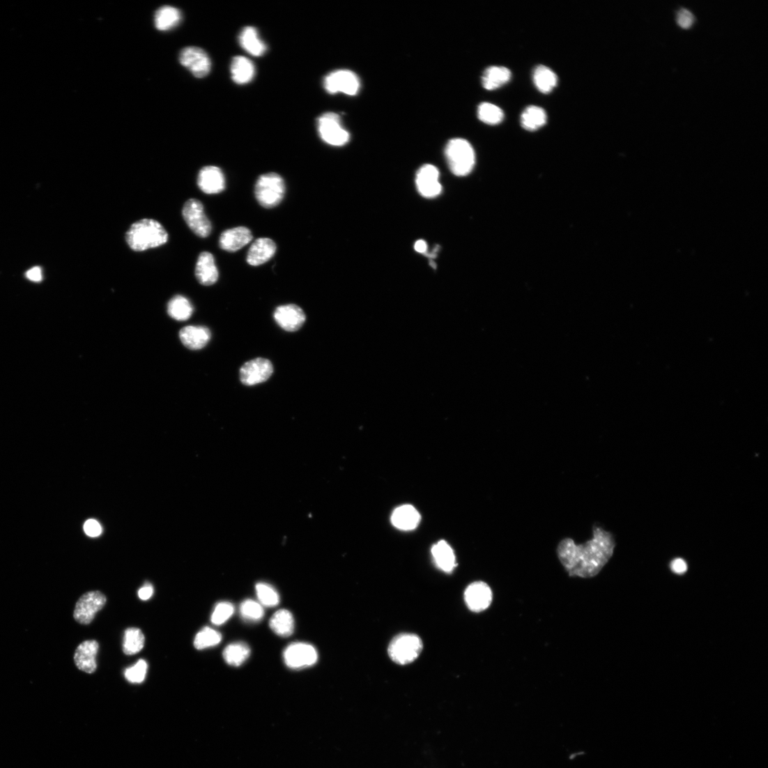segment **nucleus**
Returning <instances> with one entry per match:
<instances>
[{
  "label": "nucleus",
  "instance_id": "obj_1",
  "mask_svg": "<svg viewBox=\"0 0 768 768\" xmlns=\"http://www.w3.org/2000/svg\"><path fill=\"white\" fill-rule=\"evenodd\" d=\"M615 548L613 535L597 527L593 538L581 545L571 539L562 540L558 546V556L570 576L584 578L597 576L608 564Z\"/></svg>",
  "mask_w": 768,
  "mask_h": 768
},
{
  "label": "nucleus",
  "instance_id": "obj_2",
  "mask_svg": "<svg viewBox=\"0 0 768 768\" xmlns=\"http://www.w3.org/2000/svg\"><path fill=\"white\" fill-rule=\"evenodd\" d=\"M169 236L158 221L144 219L134 223L126 233L125 239L135 252H144L160 247L168 241Z\"/></svg>",
  "mask_w": 768,
  "mask_h": 768
},
{
  "label": "nucleus",
  "instance_id": "obj_3",
  "mask_svg": "<svg viewBox=\"0 0 768 768\" xmlns=\"http://www.w3.org/2000/svg\"><path fill=\"white\" fill-rule=\"evenodd\" d=\"M445 157L451 171L459 177L468 176L475 164L473 148L466 139H452L445 148Z\"/></svg>",
  "mask_w": 768,
  "mask_h": 768
},
{
  "label": "nucleus",
  "instance_id": "obj_4",
  "mask_svg": "<svg viewBox=\"0 0 768 768\" xmlns=\"http://www.w3.org/2000/svg\"><path fill=\"white\" fill-rule=\"evenodd\" d=\"M283 178L275 172L262 174L255 185V196L259 204L266 208H274L282 203L286 194Z\"/></svg>",
  "mask_w": 768,
  "mask_h": 768
},
{
  "label": "nucleus",
  "instance_id": "obj_5",
  "mask_svg": "<svg viewBox=\"0 0 768 768\" xmlns=\"http://www.w3.org/2000/svg\"><path fill=\"white\" fill-rule=\"evenodd\" d=\"M423 642L415 634L403 633L396 636L389 645L388 652L392 661L400 666L410 664L422 652Z\"/></svg>",
  "mask_w": 768,
  "mask_h": 768
},
{
  "label": "nucleus",
  "instance_id": "obj_6",
  "mask_svg": "<svg viewBox=\"0 0 768 768\" xmlns=\"http://www.w3.org/2000/svg\"><path fill=\"white\" fill-rule=\"evenodd\" d=\"M318 121L320 136L326 144L340 147L350 141V133L342 127L340 117L337 114L326 113Z\"/></svg>",
  "mask_w": 768,
  "mask_h": 768
},
{
  "label": "nucleus",
  "instance_id": "obj_7",
  "mask_svg": "<svg viewBox=\"0 0 768 768\" xmlns=\"http://www.w3.org/2000/svg\"><path fill=\"white\" fill-rule=\"evenodd\" d=\"M183 216L187 226L197 236L206 238L210 235L212 224L206 217L203 205L199 200H187L183 206Z\"/></svg>",
  "mask_w": 768,
  "mask_h": 768
},
{
  "label": "nucleus",
  "instance_id": "obj_8",
  "mask_svg": "<svg viewBox=\"0 0 768 768\" xmlns=\"http://www.w3.org/2000/svg\"><path fill=\"white\" fill-rule=\"evenodd\" d=\"M284 657L289 668L301 670L315 665L318 659V654L312 645L295 643L286 647Z\"/></svg>",
  "mask_w": 768,
  "mask_h": 768
},
{
  "label": "nucleus",
  "instance_id": "obj_9",
  "mask_svg": "<svg viewBox=\"0 0 768 768\" xmlns=\"http://www.w3.org/2000/svg\"><path fill=\"white\" fill-rule=\"evenodd\" d=\"M107 601L106 596L100 591L85 593L76 604L74 612L75 620L82 624H90L97 613L106 605Z\"/></svg>",
  "mask_w": 768,
  "mask_h": 768
},
{
  "label": "nucleus",
  "instance_id": "obj_10",
  "mask_svg": "<svg viewBox=\"0 0 768 768\" xmlns=\"http://www.w3.org/2000/svg\"><path fill=\"white\" fill-rule=\"evenodd\" d=\"M324 86L331 94L342 93L355 95L360 90V83L358 77L350 70H337L325 77Z\"/></svg>",
  "mask_w": 768,
  "mask_h": 768
},
{
  "label": "nucleus",
  "instance_id": "obj_11",
  "mask_svg": "<svg viewBox=\"0 0 768 768\" xmlns=\"http://www.w3.org/2000/svg\"><path fill=\"white\" fill-rule=\"evenodd\" d=\"M273 373L272 362L265 358H256L244 364L240 369V380L243 385L253 387L268 381Z\"/></svg>",
  "mask_w": 768,
  "mask_h": 768
},
{
  "label": "nucleus",
  "instance_id": "obj_12",
  "mask_svg": "<svg viewBox=\"0 0 768 768\" xmlns=\"http://www.w3.org/2000/svg\"><path fill=\"white\" fill-rule=\"evenodd\" d=\"M181 63L186 67L197 78L206 77L211 71V60L201 49L190 47L182 50L180 54Z\"/></svg>",
  "mask_w": 768,
  "mask_h": 768
},
{
  "label": "nucleus",
  "instance_id": "obj_13",
  "mask_svg": "<svg viewBox=\"0 0 768 768\" xmlns=\"http://www.w3.org/2000/svg\"><path fill=\"white\" fill-rule=\"evenodd\" d=\"M273 318L279 327L290 332L299 330L306 321L305 312L295 304L277 307L274 312Z\"/></svg>",
  "mask_w": 768,
  "mask_h": 768
},
{
  "label": "nucleus",
  "instance_id": "obj_14",
  "mask_svg": "<svg viewBox=\"0 0 768 768\" xmlns=\"http://www.w3.org/2000/svg\"><path fill=\"white\" fill-rule=\"evenodd\" d=\"M440 173L436 167L425 164L416 174V186L419 193L426 198H435L442 192L439 181Z\"/></svg>",
  "mask_w": 768,
  "mask_h": 768
},
{
  "label": "nucleus",
  "instance_id": "obj_15",
  "mask_svg": "<svg viewBox=\"0 0 768 768\" xmlns=\"http://www.w3.org/2000/svg\"><path fill=\"white\" fill-rule=\"evenodd\" d=\"M464 598L466 605L471 611L480 613L491 606L493 592L491 587L485 583L475 582L467 587Z\"/></svg>",
  "mask_w": 768,
  "mask_h": 768
},
{
  "label": "nucleus",
  "instance_id": "obj_16",
  "mask_svg": "<svg viewBox=\"0 0 768 768\" xmlns=\"http://www.w3.org/2000/svg\"><path fill=\"white\" fill-rule=\"evenodd\" d=\"M197 184L199 189L205 194H219L226 188L225 176L220 168L215 166H206L199 171Z\"/></svg>",
  "mask_w": 768,
  "mask_h": 768
},
{
  "label": "nucleus",
  "instance_id": "obj_17",
  "mask_svg": "<svg viewBox=\"0 0 768 768\" xmlns=\"http://www.w3.org/2000/svg\"><path fill=\"white\" fill-rule=\"evenodd\" d=\"M252 231L245 226H238L224 231L220 238V247L228 252H236L248 245L252 240Z\"/></svg>",
  "mask_w": 768,
  "mask_h": 768
},
{
  "label": "nucleus",
  "instance_id": "obj_18",
  "mask_svg": "<svg viewBox=\"0 0 768 768\" xmlns=\"http://www.w3.org/2000/svg\"><path fill=\"white\" fill-rule=\"evenodd\" d=\"M195 276L198 282L205 286L215 284L219 279V271L214 256L209 252H202L197 261Z\"/></svg>",
  "mask_w": 768,
  "mask_h": 768
},
{
  "label": "nucleus",
  "instance_id": "obj_19",
  "mask_svg": "<svg viewBox=\"0 0 768 768\" xmlns=\"http://www.w3.org/2000/svg\"><path fill=\"white\" fill-rule=\"evenodd\" d=\"M98 649L99 645L95 640H86L78 646L75 654V661L79 670L88 674L95 672Z\"/></svg>",
  "mask_w": 768,
  "mask_h": 768
},
{
  "label": "nucleus",
  "instance_id": "obj_20",
  "mask_svg": "<svg viewBox=\"0 0 768 768\" xmlns=\"http://www.w3.org/2000/svg\"><path fill=\"white\" fill-rule=\"evenodd\" d=\"M277 250L275 243L268 238L256 239L249 249L247 261L252 266H259L270 261Z\"/></svg>",
  "mask_w": 768,
  "mask_h": 768
},
{
  "label": "nucleus",
  "instance_id": "obj_21",
  "mask_svg": "<svg viewBox=\"0 0 768 768\" xmlns=\"http://www.w3.org/2000/svg\"><path fill=\"white\" fill-rule=\"evenodd\" d=\"M210 330L203 326H187L183 328L180 337L183 344L191 351H199L210 341Z\"/></svg>",
  "mask_w": 768,
  "mask_h": 768
},
{
  "label": "nucleus",
  "instance_id": "obj_22",
  "mask_svg": "<svg viewBox=\"0 0 768 768\" xmlns=\"http://www.w3.org/2000/svg\"><path fill=\"white\" fill-rule=\"evenodd\" d=\"M421 521V515L415 507L406 505L397 508L392 514V525L397 529L410 531L415 529Z\"/></svg>",
  "mask_w": 768,
  "mask_h": 768
},
{
  "label": "nucleus",
  "instance_id": "obj_23",
  "mask_svg": "<svg viewBox=\"0 0 768 768\" xmlns=\"http://www.w3.org/2000/svg\"><path fill=\"white\" fill-rule=\"evenodd\" d=\"M238 40L240 47L254 56H261L267 51V46L260 38L258 30L253 26L243 28Z\"/></svg>",
  "mask_w": 768,
  "mask_h": 768
},
{
  "label": "nucleus",
  "instance_id": "obj_24",
  "mask_svg": "<svg viewBox=\"0 0 768 768\" xmlns=\"http://www.w3.org/2000/svg\"><path fill=\"white\" fill-rule=\"evenodd\" d=\"M233 81L238 85L250 83L256 75L254 63L247 57L238 56L233 59L231 65Z\"/></svg>",
  "mask_w": 768,
  "mask_h": 768
},
{
  "label": "nucleus",
  "instance_id": "obj_25",
  "mask_svg": "<svg viewBox=\"0 0 768 768\" xmlns=\"http://www.w3.org/2000/svg\"><path fill=\"white\" fill-rule=\"evenodd\" d=\"M432 554L437 567L445 573H451L456 567L455 553L445 541H440L432 548Z\"/></svg>",
  "mask_w": 768,
  "mask_h": 768
},
{
  "label": "nucleus",
  "instance_id": "obj_26",
  "mask_svg": "<svg viewBox=\"0 0 768 768\" xmlns=\"http://www.w3.org/2000/svg\"><path fill=\"white\" fill-rule=\"evenodd\" d=\"M511 77L512 73L507 68L491 66L485 70L482 77V84L486 90L493 91L508 83Z\"/></svg>",
  "mask_w": 768,
  "mask_h": 768
},
{
  "label": "nucleus",
  "instance_id": "obj_27",
  "mask_svg": "<svg viewBox=\"0 0 768 768\" xmlns=\"http://www.w3.org/2000/svg\"><path fill=\"white\" fill-rule=\"evenodd\" d=\"M269 624L272 631L279 636L287 638L294 632V618L288 610H277L270 618Z\"/></svg>",
  "mask_w": 768,
  "mask_h": 768
},
{
  "label": "nucleus",
  "instance_id": "obj_28",
  "mask_svg": "<svg viewBox=\"0 0 768 768\" xmlns=\"http://www.w3.org/2000/svg\"><path fill=\"white\" fill-rule=\"evenodd\" d=\"M194 307L190 301L184 296L176 295L172 298L167 305L169 316L178 321H185L190 318Z\"/></svg>",
  "mask_w": 768,
  "mask_h": 768
},
{
  "label": "nucleus",
  "instance_id": "obj_29",
  "mask_svg": "<svg viewBox=\"0 0 768 768\" xmlns=\"http://www.w3.org/2000/svg\"><path fill=\"white\" fill-rule=\"evenodd\" d=\"M181 20V11L171 6L160 8L155 15V26L160 31H167L176 27Z\"/></svg>",
  "mask_w": 768,
  "mask_h": 768
},
{
  "label": "nucleus",
  "instance_id": "obj_30",
  "mask_svg": "<svg viewBox=\"0 0 768 768\" xmlns=\"http://www.w3.org/2000/svg\"><path fill=\"white\" fill-rule=\"evenodd\" d=\"M546 112L535 106L528 107L521 116V125L528 131L539 130L546 123Z\"/></svg>",
  "mask_w": 768,
  "mask_h": 768
},
{
  "label": "nucleus",
  "instance_id": "obj_31",
  "mask_svg": "<svg viewBox=\"0 0 768 768\" xmlns=\"http://www.w3.org/2000/svg\"><path fill=\"white\" fill-rule=\"evenodd\" d=\"M533 80L537 89L543 93H551L557 86L558 77L549 68L540 65L535 69Z\"/></svg>",
  "mask_w": 768,
  "mask_h": 768
},
{
  "label": "nucleus",
  "instance_id": "obj_32",
  "mask_svg": "<svg viewBox=\"0 0 768 768\" xmlns=\"http://www.w3.org/2000/svg\"><path fill=\"white\" fill-rule=\"evenodd\" d=\"M250 654V647L246 643H235L225 648L223 656L228 665L239 667L247 661Z\"/></svg>",
  "mask_w": 768,
  "mask_h": 768
},
{
  "label": "nucleus",
  "instance_id": "obj_33",
  "mask_svg": "<svg viewBox=\"0 0 768 768\" xmlns=\"http://www.w3.org/2000/svg\"><path fill=\"white\" fill-rule=\"evenodd\" d=\"M146 638L143 632L138 628H128L125 632L123 644V652L127 655H133L141 652L145 645Z\"/></svg>",
  "mask_w": 768,
  "mask_h": 768
},
{
  "label": "nucleus",
  "instance_id": "obj_34",
  "mask_svg": "<svg viewBox=\"0 0 768 768\" xmlns=\"http://www.w3.org/2000/svg\"><path fill=\"white\" fill-rule=\"evenodd\" d=\"M479 119L487 125H498L504 119L503 111L491 102H482L478 107Z\"/></svg>",
  "mask_w": 768,
  "mask_h": 768
},
{
  "label": "nucleus",
  "instance_id": "obj_35",
  "mask_svg": "<svg viewBox=\"0 0 768 768\" xmlns=\"http://www.w3.org/2000/svg\"><path fill=\"white\" fill-rule=\"evenodd\" d=\"M222 640V636L220 633L213 628L206 627L196 636L194 645L197 650H203L217 646Z\"/></svg>",
  "mask_w": 768,
  "mask_h": 768
},
{
  "label": "nucleus",
  "instance_id": "obj_36",
  "mask_svg": "<svg viewBox=\"0 0 768 768\" xmlns=\"http://www.w3.org/2000/svg\"><path fill=\"white\" fill-rule=\"evenodd\" d=\"M256 594L260 604L268 608L275 607L280 602V597L276 590L270 585L259 583L256 585Z\"/></svg>",
  "mask_w": 768,
  "mask_h": 768
},
{
  "label": "nucleus",
  "instance_id": "obj_37",
  "mask_svg": "<svg viewBox=\"0 0 768 768\" xmlns=\"http://www.w3.org/2000/svg\"><path fill=\"white\" fill-rule=\"evenodd\" d=\"M240 614L244 620L257 622L263 618L264 610L260 603L249 599L241 604Z\"/></svg>",
  "mask_w": 768,
  "mask_h": 768
},
{
  "label": "nucleus",
  "instance_id": "obj_38",
  "mask_svg": "<svg viewBox=\"0 0 768 768\" xmlns=\"http://www.w3.org/2000/svg\"><path fill=\"white\" fill-rule=\"evenodd\" d=\"M147 671V662L139 659L135 666L125 670V677L131 683H141L146 679Z\"/></svg>",
  "mask_w": 768,
  "mask_h": 768
},
{
  "label": "nucleus",
  "instance_id": "obj_39",
  "mask_svg": "<svg viewBox=\"0 0 768 768\" xmlns=\"http://www.w3.org/2000/svg\"><path fill=\"white\" fill-rule=\"evenodd\" d=\"M234 606L229 602H222L217 605L212 615V622L215 625L225 623L233 614Z\"/></svg>",
  "mask_w": 768,
  "mask_h": 768
},
{
  "label": "nucleus",
  "instance_id": "obj_40",
  "mask_svg": "<svg viewBox=\"0 0 768 768\" xmlns=\"http://www.w3.org/2000/svg\"><path fill=\"white\" fill-rule=\"evenodd\" d=\"M695 20L693 15L688 10L682 8L677 13V22L683 29H689Z\"/></svg>",
  "mask_w": 768,
  "mask_h": 768
},
{
  "label": "nucleus",
  "instance_id": "obj_41",
  "mask_svg": "<svg viewBox=\"0 0 768 768\" xmlns=\"http://www.w3.org/2000/svg\"><path fill=\"white\" fill-rule=\"evenodd\" d=\"M84 529L85 533L91 537H97L102 533V528L100 523L95 519L86 521Z\"/></svg>",
  "mask_w": 768,
  "mask_h": 768
},
{
  "label": "nucleus",
  "instance_id": "obj_42",
  "mask_svg": "<svg viewBox=\"0 0 768 768\" xmlns=\"http://www.w3.org/2000/svg\"><path fill=\"white\" fill-rule=\"evenodd\" d=\"M687 569V565L682 558H676V560L671 563V569L676 574L683 575L686 572Z\"/></svg>",
  "mask_w": 768,
  "mask_h": 768
},
{
  "label": "nucleus",
  "instance_id": "obj_43",
  "mask_svg": "<svg viewBox=\"0 0 768 768\" xmlns=\"http://www.w3.org/2000/svg\"><path fill=\"white\" fill-rule=\"evenodd\" d=\"M26 276L29 281L36 283L40 282L43 278V271L40 267H34L29 270Z\"/></svg>",
  "mask_w": 768,
  "mask_h": 768
},
{
  "label": "nucleus",
  "instance_id": "obj_44",
  "mask_svg": "<svg viewBox=\"0 0 768 768\" xmlns=\"http://www.w3.org/2000/svg\"><path fill=\"white\" fill-rule=\"evenodd\" d=\"M154 590L151 585L146 584L138 591V597L143 601L150 599L153 595Z\"/></svg>",
  "mask_w": 768,
  "mask_h": 768
},
{
  "label": "nucleus",
  "instance_id": "obj_45",
  "mask_svg": "<svg viewBox=\"0 0 768 768\" xmlns=\"http://www.w3.org/2000/svg\"><path fill=\"white\" fill-rule=\"evenodd\" d=\"M415 250L420 254H427L428 251L427 243L424 240H418L415 242L414 246Z\"/></svg>",
  "mask_w": 768,
  "mask_h": 768
}]
</instances>
